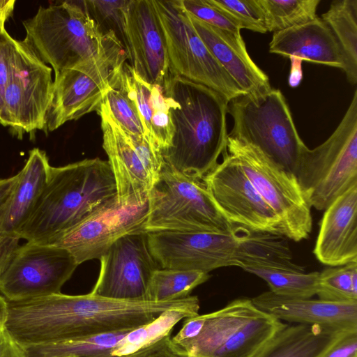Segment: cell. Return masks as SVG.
<instances>
[{
    "instance_id": "83f0119b",
    "label": "cell",
    "mask_w": 357,
    "mask_h": 357,
    "mask_svg": "<svg viewBox=\"0 0 357 357\" xmlns=\"http://www.w3.org/2000/svg\"><path fill=\"white\" fill-rule=\"evenodd\" d=\"M210 278L208 273L172 268H158L152 274L145 301L165 302L184 298Z\"/></svg>"
},
{
    "instance_id": "d6a6232c",
    "label": "cell",
    "mask_w": 357,
    "mask_h": 357,
    "mask_svg": "<svg viewBox=\"0 0 357 357\" xmlns=\"http://www.w3.org/2000/svg\"><path fill=\"white\" fill-rule=\"evenodd\" d=\"M105 100L112 117L123 130L144 137L136 105L119 86V79L114 86L109 89Z\"/></svg>"
},
{
    "instance_id": "4fadbf2b",
    "label": "cell",
    "mask_w": 357,
    "mask_h": 357,
    "mask_svg": "<svg viewBox=\"0 0 357 357\" xmlns=\"http://www.w3.org/2000/svg\"><path fill=\"white\" fill-rule=\"evenodd\" d=\"M100 116L102 147L115 179L117 201L121 204L146 202L165 163L144 136L123 130L112 117L105 100Z\"/></svg>"
},
{
    "instance_id": "7c38bea8",
    "label": "cell",
    "mask_w": 357,
    "mask_h": 357,
    "mask_svg": "<svg viewBox=\"0 0 357 357\" xmlns=\"http://www.w3.org/2000/svg\"><path fill=\"white\" fill-rule=\"evenodd\" d=\"M52 70L24 39L15 40L0 123L9 126L19 139L24 133L45 130L54 86Z\"/></svg>"
},
{
    "instance_id": "ab89813d",
    "label": "cell",
    "mask_w": 357,
    "mask_h": 357,
    "mask_svg": "<svg viewBox=\"0 0 357 357\" xmlns=\"http://www.w3.org/2000/svg\"><path fill=\"white\" fill-rule=\"evenodd\" d=\"M18 174L15 176L0 178V205L6 200L15 186Z\"/></svg>"
},
{
    "instance_id": "44dd1931",
    "label": "cell",
    "mask_w": 357,
    "mask_h": 357,
    "mask_svg": "<svg viewBox=\"0 0 357 357\" xmlns=\"http://www.w3.org/2000/svg\"><path fill=\"white\" fill-rule=\"evenodd\" d=\"M313 253L330 266L357 262V185L324 210Z\"/></svg>"
},
{
    "instance_id": "f1b7e54d",
    "label": "cell",
    "mask_w": 357,
    "mask_h": 357,
    "mask_svg": "<svg viewBox=\"0 0 357 357\" xmlns=\"http://www.w3.org/2000/svg\"><path fill=\"white\" fill-rule=\"evenodd\" d=\"M264 280L274 294L293 298L316 295L319 272L305 273L290 269L251 266L244 270Z\"/></svg>"
},
{
    "instance_id": "ac0fdd59",
    "label": "cell",
    "mask_w": 357,
    "mask_h": 357,
    "mask_svg": "<svg viewBox=\"0 0 357 357\" xmlns=\"http://www.w3.org/2000/svg\"><path fill=\"white\" fill-rule=\"evenodd\" d=\"M123 64L103 62L54 74L45 130L54 131L68 121L98 112L109 89L116 84Z\"/></svg>"
},
{
    "instance_id": "e0dca14e",
    "label": "cell",
    "mask_w": 357,
    "mask_h": 357,
    "mask_svg": "<svg viewBox=\"0 0 357 357\" xmlns=\"http://www.w3.org/2000/svg\"><path fill=\"white\" fill-rule=\"evenodd\" d=\"M100 261V274L90 294L116 300L145 301L151 277L160 268L144 231L118 239Z\"/></svg>"
},
{
    "instance_id": "484cf974",
    "label": "cell",
    "mask_w": 357,
    "mask_h": 357,
    "mask_svg": "<svg viewBox=\"0 0 357 357\" xmlns=\"http://www.w3.org/2000/svg\"><path fill=\"white\" fill-rule=\"evenodd\" d=\"M344 331L286 324L252 357H319Z\"/></svg>"
},
{
    "instance_id": "f35d334b",
    "label": "cell",
    "mask_w": 357,
    "mask_h": 357,
    "mask_svg": "<svg viewBox=\"0 0 357 357\" xmlns=\"http://www.w3.org/2000/svg\"><path fill=\"white\" fill-rule=\"evenodd\" d=\"M0 357H26L22 347L6 328H0Z\"/></svg>"
},
{
    "instance_id": "9a60e30c",
    "label": "cell",
    "mask_w": 357,
    "mask_h": 357,
    "mask_svg": "<svg viewBox=\"0 0 357 357\" xmlns=\"http://www.w3.org/2000/svg\"><path fill=\"white\" fill-rule=\"evenodd\" d=\"M202 181L229 222L256 231L284 236L278 218L225 149L222 160Z\"/></svg>"
},
{
    "instance_id": "30bf717a",
    "label": "cell",
    "mask_w": 357,
    "mask_h": 357,
    "mask_svg": "<svg viewBox=\"0 0 357 357\" xmlns=\"http://www.w3.org/2000/svg\"><path fill=\"white\" fill-rule=\"evenodd\" d=\"M225 151L278 218L284 236L294 241L306 239L312 227L311 208L295 176L256 148L229 135Z\"/></svg>"
},
{
    "instance_id": "60d3db41",
    "label": "cell",
    "mask_w": 357,
    "mask_h": 357,
    "mask_svg": "<svg viewBox=\"0 0 357 357\" xmlns=\"http://www.w3.org/2000/svg\"><path fill=\"white\" fill-rule=\"evenodd\" d=\"M15 1L0 0V29H5V24L13 13Z\"/></svg>"
},
{
    "instance_id": "d6986e66",
    "label": "cell",
    "mask_w": 357,
    "mask_h": 357,
    "mask_svg": "<svg viewBox=\"0 0 357 357\" xmlns=\"http://www.w3.org/2000/svg\"><path fill=\"white\" fill-rule=\"evenodd\" d=\"M123 15V46L130 65L143 80L164 89L172 73L153 1H128Z\"/></svg>"
},
{
    "instance_id": "4316f807",
    "label": "cell",
    "mask_w": 357,
    "mask_h": 357,
    "mask_svg": "<svg viewBox=\"0 0 357 357\" xmlns=\"http://www.w3.org/2000/svg\"><path fill=\"white\" fill-rule=\"evenodd\" d=\"M341 50L342 70L351 84L357 83V0H334L321 15Z\"/></svg>"
},
{
    "instance_id": "8d00e7d4",
    "label": "cell",
    "mask_w": 357,
    "mask_h": 357,
    "mask_svg": "<svg viewBox=\"0 0 357 357\" xmlns=\"http://www.w3.org/2000/svg\"><path fill=\"white\" fill-rule=\"evenodd\" d=\"M15 43V40L9 35L6 29H0V109L9 75Z\"/></svg>"
},
{
    "instance_id": "ba28073f",
    "label": "cell",
    "mask_w": 357,
    "mask_h": 357,
    "mask_svg": "<svg viewBox=\"0 0 357 357\" xmlns=\"http://www.w3.org/2000/svg\"><path fill=\"white\" fill-rule=\"evenodd\" d=\"M294 176L308 205L319 211L357 185V90L332 135L305 150Z\"/></svg>"
},
{
    "instance_id": "e575fe53",
    "label": "cell",
    "mask_w": 357,
    "mask_h": 357,
    "mask_svg": "<svg viewBox=\"0 0 357 357\" xmlns=\"http://www.w3.org/2000/svg\"><path fill=\"white\" fill-rule=\"evenodd\" d=\"M181 7L188 14L221 30L241 33V29L206 0H179Z\"/></svg>"
},
{
    "instance_id": "1f68e13d",
    "label": "cell",
    "mask_w": 357,
    "mask_h": 357,
    "mask_svg": "<svg viewBox=\"0 0 357 357\" xmlns=\"http://www.w3.org/2000/svg\"><path fill=\"white\" fill-rule=\"evenodd\" d=\"M241 30L267 32L264 14L258 0H206Z\"/></svg>"
},
{
    "instance_id": "603a6c76",
    "label": "cell",
    "mask_w": 357,
    "mask_h": 357,
    "mask_svg": "<svg viewBox=\"0 0 357 357\" xmlns=\"http://www.w3.org/2000/svg\"><path fill=\"white\" fill-rule=\"evenodd\" d=\"M185 13L204 45L243 91L253 95L271 89L268 75L250 56L241 33L221 30Z\"/></svg>"
},
{
    "instance_id": "52a82bcc",
    "label": "cell",
    "mask_w": 357,
    "mask_h": 357,
    "mask_svg": "<svg viewBox=\"0 0 357 357\" xmlns=\"http://www.w3.org/2000/svg\"><path fill=\"white\" fill-rule=\"evenodd\" d=\"M233 119L229 136L259 150L287 172L295 174L307 146L293 121L284 96L279 89L245 94L231 100Z\"/></svg>"
},
{
    "instance_id": "9c48e42d",
    "label": "cell",
    "mask_w": 357,
    "mask_h": 357,
    "mask_svg": "<svg viewBox=\"0 0 357 357\" xmlns=\"http://www.w3.org/2000/svg\"><path fill=\"white\" fill-rule=\"evenodd\" d=\"M144 231L223 232L229 222L204 183L164 163L149 197Z\"/></svg>"
},
{
    "instance_id": "3957f363",
    "label": "cell",
    "mask_w": 357,
    "mask_h": 357,
    "mask_svg": "<svg viewBox=\"0 0 357 357\" xmlns=\"http://www.w3.org/2000/svg\"><path fill=\"white\" fill-rule=\"evenodd\" d=\"M116 198L107 160L96 158L52 166L47 182L21 229L20 239L48 245Z\"/></svg>"
},
{
    "instance_id": "7bdbcfd3",
    "label": "cell",
    "mask_w": 357,
    "mask_h": 357,
    "mask_svg": "<svg viewBox=\"0 0 357 357\" xmlns=\"http://www.w3.org/2000/svg\"><path fill=\"white\" fill-rule=\"evenodd\" d=\"M6 267V264L4 262V261L3 260V259L1 258V257L0 255V275L3 271V270L5 269Z\"/></svg>"
},
{
    "instance_id": "8fae6325",
    "label": "cell",
    "mask_w": 357,
    "mask_h": 357,
    "mask_svg": "<svg viewBox=\"0 0 357 357\" xmlns=\"http://www.w3.org/2000/svg\"><path fill=\"white\" fill-rule=\"evenodd\" d=\"M164 33L170 72L206 86L229 102L247 94L194 30L179 0H153Z\"/></svg>"
},
{
    "instance_id": "7402d4cb",
    "label": "cell",
    "mask_w": 357,
    "mask_h": 357,
    "mask_svg": "<svg viewBox=\"0 0 357 357\" xmlns=\"http://www.w3.org/2000/svg\"><path fill=\"white\" fill-rule=\"evenodd\" d=\"M262 312L280 321L342 330L357 328V303H333L264 292L251 298Z\"/></svg>"
},
{
    "instance_id": "277c9868",
    "label": "cell",
    "mask_w": 357,
    "mask_h": 357,
    "mask_svg": "<svg viewBox=\"0 0 357 357\" xmlns=\"http://www.w3.org/2000/svg\"><path fill=\"white\" fill-rule=\"evenodd\" d=\"M22 24L24 40L45 63L51 65L54 74L103 62L123 63L128 59L118 36L101 31L84 1L40 6Z\"/></svg>"
},
{
    "instance_id": "4dcf8cb0",
    "label": "cell",
    "mask_w": 357,
    "mask_h": 357,
    "mask_svg": "<svg viewBox=\"0 0 357 357\" xmlns=\"http://www.w3.org/2000/svg\"><path fill=\"white\" fill-rule=\"evenodd\" d=\"M316 295L333 303H357V262L319 272Z\"/></svg>"
},
{
    "instance_id": "74e56055",
    "label": "cell",
    "mask_w": 357,
    "mask_h": 357,
    "mask_svg": "<svg viewBox=\"0 0 357 357\" xmlns=\"http://www.w3.org/2000/svg\"><path fill=\"white\" fill-rule=\"evenodd\" d=\"M141 357H188L178 350L171 342V335L164 337Z\"/></svg>"
},
{
    "instance_id": "6da1fadb",
    "label": "cell",
    "mask_w": 357,
    "mask_h": 357,
    "mask_svg": "<svg viewBox=\"0 0 357 357\" xmlns=\"http://www.w3.org/2000/svg\"><path fill=\"white\" fill-rule=\"evenodd\" d=\"M198 305L195 296L152 302L59 293L8 301L5 328L20 346L26 347L133 329L167 310Z\"/></svg>"
},
{
    "instance_id": "2e32d148",
    "label": "cell",
    "mask_w": 357,
    "mask_h": 357,
    "mask_svg": "<svg viewBox=\"0 0 357 357\" xmlns=\"http://www.w3.org/2000/svg\"><path fill=\"white\" fill-rule=\"evenodd\" d=\"M149 201L121 204L117 198L85 220L56 236L48 245L67 250L77 264L100 259L122 236L144 231Z\"/></svg>"
},
{
    "instance_id": "836d02e7",
    "label": "cell",
    "mask_w": 357,
    "mask_h": 357,
    "mask_svg": "<svg viewBox=\"0 0 357 357\" xmlns=\"http://www.w3.org/2000/svg\"><path fill=\"white\" fill-rule=\"evenodd\" d=\"M128 1H84L90 16L103 33L114 32L123 45V9Z\"/></svg>"
},
{
    "instance_id": "f546056e",
    "label": "cell",
    "mask_w": 357,
    "mask_h": 357,
    "mask_svg": "<svg viewBox=\"0 0 357 357\" xmlns=\"http://www.w3.org/2000/svg\"><path fill=\"white\" fill-rule=\"evenodd\" d=\"M267 31L278 32L307 23L317 17L320 0H258Z\"/></svg>"
},
{
    "instance_id": "5bb4252c",
    "label": "cell",
    "mask_w": 357,
    "mask_h": 357,
    "mask_svg": "<svg viewBox=\"0 0 357 357\" xmlns=\"http://www.w3.org/2000/svg\"><path fill=\"white\" fill-rule=\"evenodd\" d=\"M77 266L65 249L26 241L0 275V294L8 301L59 294Z\"/></svg>"
},
{
    "instance_id": "5b68a950",
    "label": "cell",
    "mask_w": 357,
    "mask_h": 357,
    "mask_svg": "<svg viewBox=\"0 0 357 357\" xmlns=\"http://www.w3.org/2000/svg\"><path fill=\"white\" fill-rule=\"evenodd\" d=\"M151 252L161 268L206 273L227 266L243 270L270 263L271 234L234 225L223 232H147Z\"/></svg>"
},
{
    "instance_id": "d4e9b609",
    "label": "cell",
    "mask_w": 357,
    "mask_h": 357,
    "mask_svg": "<svg viewBox=\"0 0 357 357\" xmlns=\"http://www.w3.org/2000/svg\"><path fill=\"white\" fill-rule=\"evenodd\" d=\"M269 52L344 69L340 46L321 17L273 33Z\"/></svg>"
},
{
    "instance_id": "d590c367",
    "label": "cell",
    "mask_w": 357,
    "mask_h": 357,
    "mask_svg": "<svg viewBox=\"0 0 357 357\" xmlns=\"http://www.w3.org/2000/svg\"><path fill=\"white\" fill-rule=\"evenodd\" d=\"M319 357H357V328L342 332Z\"/></svg>"
},
{
    "instance_id": "8992f818",
    "label": "cell",
    "mask_w": 357,
    "mask_h": 357,
    "mask_svg": "<svg viewBox=\"0 0 357 357\" xmlns=\"http://www.w3.org/2000/svg\"><path fill=\"white\" fill-rule=\"evenodd\" d=\"M286 324L237 298L222 308L185 319L172 343L188 357H252Z\"/></svg>"
},
{
    "instance_id": "b9f144b4",
    "label": "cell",
    "mask_w": 357,
    "mask_h": 357,
    "mask_svg": "<svg viewBox=\"0 0 357 357\" xmlns=\"http://www.w3.org/2000/svg\"><path fill=\"white\" fill-rule=\"evenodd\" d=\"M8 301L0 294V328H5L6 323L8 318Z\"/></svg>"
},
{
    "instance_id": "cb8c5ba5",
    "label": "cell",
    "mask_w": 357,
    "mask_h": 357,
    "mask_svg": "<svg viewBox=\"0 0 357 357\" xmlns=\"http://www.w3.org/2000/svg\"><path fill=\"white\" fill-rule=\"evenodd\" d=\"M119 84L136 105L144 137L162 153L170 146L174 133L171 98L165 94L161 86L143 80L126 61L121 69Z\"/></svg>"
},
{
    "instance_id": "ffe728a7",
    "label": "cell",
    "mask_w": 357,
    "mask_h": 357,
    "mask_svg": "<svg viewBox=\"0 0 357 357\" xmlns=\"http://www.w3.org/2000/svg\"><path fill=\"white\" fill-rule=\"evenodd\" d=\"M51 167L45 151L31 149L15 188L0 205V254L8 263L19 246L21 229L47 182Z\"/></svg>"
},
{
    "instance_id": "7a4b0ae2",
    "label": "cell",
    "mask_w": 357,
    "mask_h": 357,
    "mask_svg": "<svg viewBox=\"0 0 357 357\" xmlns=\"http://www.w3.org/2000/svg\"><path fill=\"white\" fill-rule=\"evenodd\" d=\"M163 90L172 99L174 127L163 160L176 171L202 180L225 149L229 102L206 86L172 74Z\"/></svg>"
}]
</instances>
